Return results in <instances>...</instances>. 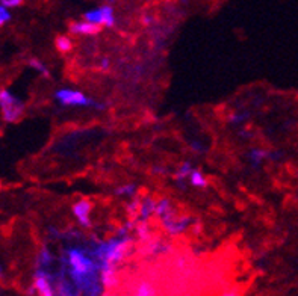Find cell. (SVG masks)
<instances>
[{"label":"cell","mask_w":298,"mask_h":296,"mask_svg":"<svg viewBox=\"0 0 298 296\" xmlns=\"http://www.w3.org/2000/svg\"><path fill=\"white\" fill-rule=\"evenodd\" d=\"M0 109H2V118L11 124L20 121L24 114L23 103L6 89H0Z\"/></svg>","instance_id":"cell-3"},{"label":"cell","mask_w":298,"mask_h":296,"mask_svg":"<svg viewBox=\"0 0 298 296\" xmlns=\"http://www.w3.org/2000/svg\"><path fill=\"white\" fill-rule=\"evenodd\" d=\"M0 275H2V274H0Z\"/></svg>","instance_id":"cell-22"},{"label":"cell","mask_w":298,"mask_h":296,"mask_svg":"<svg viewBox=\"0 0 298 296\" xmlns=\"http://www.w3.org/2000/svg\"><path fill=\"white\" fill-rule=\"evenodd\" d=\"M9 20H11V14H9L8 8L3 6V5H0V26H3Z\"/></svg>","instance_id":"cell-19"},{"label":"cell","mask_w":298,"mask_h":296,"mask_svg":"<svg viewBox=\"0 0 298 296\" xmlns=\"http://www.w3.org/2000/svg\"><path fill=\"white\" fill-rule=\"evenodd\" d=\"M91 213H92V202L88 199H81L73 204V215L82 227H91Z\"/></svg>","instance_id":"cell-7"},{"label":"cell","mask_w":298,"mask_h":296,"mask_svg":"<svg viewBox=\"0 0 298 296\" xmlns=\"http://www.w3.org/2000/svg\"><path fill=\"white\" fill-rule=\"evenodd\" d=\"M188 178H190V183H191V186H194V188H206L208 186V178L198 169H192Z\"/></svg>","instance_id":"cell-12"},{"label":"cell","mask_w":298,"mask_h":296,"mask_svg":"<svg viewBox=\"0 0 298 296\" xmlns=\"http://www.w3.org/2000/svg\"><path fill=\"white\" fill-rule=\"evenodd\" d=\"M191 171H192V166H191L190 163H183V165L180 166V169L177 171L176 180H177V181H183V180H186V177H190Z\"/></svg>","instance_id":"cell-17"},{"label":"cell","mask_w":298,"mask_h":296,"mask_svg":"<svg viewBox=\"0 0 298 296\" xmlns=\"http://www.w3.org/2000/svg\"><path fill=\"white\" fill-rule=\"evenodd\" d=\"M133 293L135 295H139V296H151V295H156V289L151 283L149 281H141L136 284V287L133 289Z\"/></svg>","instance_id":"cell-13"},{"label":"cell","mask_w":298,"mask_h":296,"mask_svg":"<svg viewBox=\"0 0 298 296\" xmlns=\"http://www.w3.org/2000/svg\"><path fill=\"white\" fill-rule=\"evenodd\" d=\"M55 47L61 53H70L73 50V39L65 35H59L55 39Z\"/></svg>","instance_id":"cell-11"},{"label":"cell","mask_w":298,"mask_h":296,"mask_svg":"<svg viewBox=\"0 0 298 296\" xmlns=\"http://www.w3.org/2000/svg\"><path fill=\"white\" fill-rule=\"evenodd\" d=\"M50 264H52V254L49 253V249L43 248L38 256V268L45 269V268H49Z\"/></svg>","instance_id":"cell-14"},{"label":"cell","mask_w":298,"mask_h":296,"mask_svg":"<svg viewBox=\"0 0 298 296\" xmlns=\"http://www.w3.org/2000/svg\"><path fill=\"white\" fill-rule=\"evenodd\" d=\"M68 29H70V32L73 35L91 37V35H97L102 30V26L96 24V23H91L88 20H84V21H74V23H71Z\"/></svg>","instance_id":"cell-9"},{"label":"cell","mask_w":298,"mask_h":296,"mask_svg":"<svg viewBox=\"0 0 298 296\" xmlns=\"http://www.w3.org/2000/svg\"><path fill=\"white\" fill-rule=\"evenodd\" d=\"M34 290H37L43 296H52L55 293V281L50 274H47L45 269H38L34 276Z\"/></svg>","instance_id":"cell-6"},{"label":"cell","mask_w":298,"mask_h":296,"mask_svg":"<svg viewBox=\"0 0 298 296\" xmlns=\"http://www.w3.org/2000/svg\"><path fill=\"white\" fill-rule=\"evenodd\" d=\"M265 158H266V153L262 150H253L252 153H250V159H252L255 163H260Z\"/></svg>","instance_id":"cell-18"},{"label":"cell","mask_w":298,"mask_h":296,"mask_svg":"<svg viewBox=\"0 0 298 296\" xmlns=\"http://www.w3.org/2000/svg\"><path fill=\"white\" fill-rule=\"evenodd\" d=\"M109 2H114V0H109Z\"/></svg>","instance_id":"cell-21"},{"label":"cell","mask_w":298,"mask_h":296,"mask_svg":"<svg viewBox=\"0 0 298 296\" xmlns=\"http://www.w3.org/2000/svg\"><path fill=\"white\" fill-rule=\"evenodd\" d=\"M29 65L32 67V68H35L38 73H41L44 77H49V76H50V71L47 70V67L43 64V62H41L40 59H35V58H34V59H30V60H29Z\"/></svg>","instance_id":"cell-16"},{"label":"cell","mask_w":298,"mask_h":296,"mask_svg":"<svg viewBox=\"0 0 298 296\" xmlns=\"http://www.w3.org/2000/svg\"><path fill=\"white\" fill-rule=\"evenodd\" d=\"M191 217H186V216H171L168 219L162 221V225L165 228V231H168L170 235H182L183 231H186V228L190 227L191 224Z\"/></svg>","instance_id":"cell-8"},{"label":"cell","mask_w":298,"mask_h":296,"mask_svg":"<svg viewBox=\"0 0 298 296\" xmlns=\"http://www.w3.org/2000/svg\"><path fill=\"white\" fill-rule=\"evenodd\" d=\"M0 3L6 8H17L23 3V0H0Z\"/></svg>","instance_id":"cell-20"},{"label":"cell","mask_w":298,"mask_h":296,"mask_svg":"<svg viewBox=\"0 0 298 296\" xmlns=\"http://www.w3.org/2000/svg\"><path fill=\"white\" fill-rule=\"evenodd\" d=\"M85 20L91 21V23H96L105 27H112L115 24V17H114V9L111 6H102L97 9H92L85 12Z\"/></svg>","instance_id":"cell-5"},{"label":"cell","mask_w":298,"mask_h":296,"mask_svg":"<svg viewBox=\"0 0 298 296\" xmlns=\"http://www.w3.org/2000/svg\"><path fill=\"white\" fill-rule=\"evenodd\" d=\"M135 192H136V186H135L133 183H130V184H123V186H120V188L115 189V194H117L118 197H133Z\"/></svg>","instance_id":"cell-15"},{"label":"cell","mask_w":298,"mask_h":296,"mask_svg":"<svg viewBox=\"0 0 298 296\" xmlns=\"http://www.w3.org/2000/svg\"><path fill=\"white\" fill-rule=\"evenodd\" d=\"M133 248V240L129 237L112 239L109 242L100 243L94 251L100 271L103 269H115V266L128 257L130 249Z\"/></svg>","instance_id":"cell-2"},{"label":"cell","mask_w":298,"mask_h":296,"mask_svg":"<svg viewBox=\"0 0 298 296\" xmlns=\"http://www.w3.org/2000/svg\"><path fill=\"white\" fill-rule=\"evenodd\" d=\"M156 212V201L150 197H147L144 201H141L139 206V219L141 221H149L150 216H153Z\"/></svg>","instance_id":"cell-10"},{"label":"cell","mask_w":298,"mask_h":296,"mask_svg":"<svg viewBox=\"0 0 298 296\" xmlns=\"http://www.w3.org/2000/svg\"><path fill=\"white\" fill-rule=\"evenodd\" d=\"M67 266L70 276L74 284L89 295H97L103 286H100L99 279V264L85 251L77 248H71L67 253Z\"/></svg>","instance_id":"cell-1"},{"label":"cell","mask_w":298,"mask_h":296,"mask_svg":"<svg viewBox=\"0 0 298 296\" xmlns=\"http://www.w3.org/2000/svg\"><path fill=\"white\" fill-rule=\"evenodd\" d=\"M55 99L58 103L62 106H70V107H102L97 104L92 99L86 97L84 92L76 91V89H68V88H62L55 92Z\"/></svg>","instance_id":"cell-4"}]
</instances>
